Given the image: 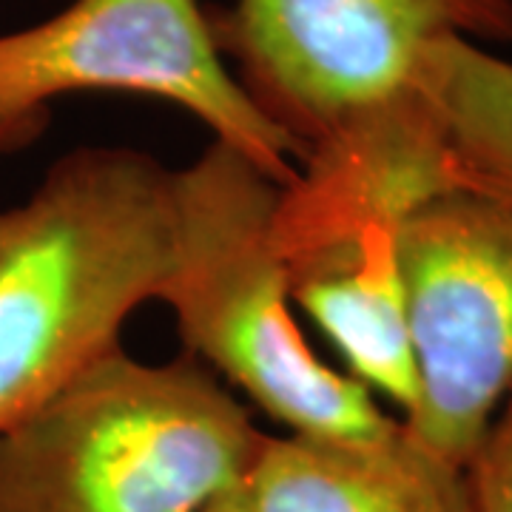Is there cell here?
I'll return each mask as SVG.
<instances>
[{
    "instance_id": "8",
    "label": "cell",
    "mask_w": 512,
    "mask_h": 512,
    "mask_svg": "<svg viewBox=\"0 0 512 512\" xmlns=\"http://www.w3.org/2000/svg\"><path fill=\"white\" fill-rule=\"evenodd\" d=\"M291 299L345 356L353 379L402 416L419 402V367L407 319L399 222H373L339 256L291 279Z\"/></svg>"
},
{
    "instance_id": "10",
    "label": "cell",
    "mask_w": 512,
    "mask_h": 512,
    "mask_svg": "<svg viewBox=\"0 0 512 512\" xmlns=\"http://www.w3.org/2000/svg\"><path fill=\"white\" fill-rule=\"evenodd\" d=\"M476 512H512V390L464 467Z\"/></svg>"
},
{
    "instance_id": "7",
    "label": "cell",
    "mask_w": 512,
    "mask_h": 512,
    "mask_svg": "<svg viewBox=\"0 0 512 512\" xmlns=\"http://www.w3.org/2000/svg\"><path fill=\"white\" fill-rule=\"evenodd\" d=\"M248 493L256 512H476L464 470L402 419L373 441L265 436Z\"/></svg>"
},
{
    "instance_id": "2",
    "label": "cell",
    "mask_w": 512,
    "mask_h": 512,
    "mask_svg": "<svg viewBox=\"0 0 512 512\" xmlns=\"http://www.w3.org/2000/svg\"><path fill=\"white\" fill-rule=\"evenodd\" d=\"M265 436L194 356L117 345L0 433V512H200L248 481Z\"/></svg>"
},
{
    "instance_id": "4",
    "label": "cell",
    "mask_w": 512,
    "mask_h": 512,
    "mask_svg": "<svg viewBox=\"0 0 512 512\" xmlns=\"http://www.w3.org/2000/svg\"><path fill=\"white\" fill-rule=\"evenodd\" d=\"M83 92L168 100L279 185L296 180L302 151L239 86L200 0H72L0 35V157L35 143L55 100Z\"/></svg>"
},
{
    "instance_id": "6",
    "label": "cell",
    "mask_w": 512,
    "mask_h": 512,
    "mask_svg": "<svg viewBox=\"0 0 512 512\" xmlns=\"http://www.w3.org/2000/svg\"><path fill=\"white\" fill-rule=\"evenodd\" d=\"M399 268L419 367L402 424L464 470L512 390V208L427 200L399 222Z\"/></svg>"
},
{
    "instance_id": "5",
    "label": "cell",
    "mask_w": 512,
    "mask_h": 512,
    "mask_svg": "<svg viewBox=\"0 0 512 512\" xmlns=\"http://www.w3.org/2000/svg\"><path fill=\"white\" fill-rule=\"evenodd\" d=\"M239 86L305 154L407 92L424 46H512V0H234L208 12Z\"/></svg>"
},
{
    "instance_id": "3",
    "label": "cell",
    "mask_w": 512,
    "mask_h": 512,
    "mask_svg": "<svg viewBox=\"0 0 512 512\" xmlns=\"http://www.w3.org/2000/svg\"><path fill=\"white\" fill-rule=\"evenodd\" d=\"M282 188L237 148L214 140L174 171L177 262L163 299L185 348L291 436L373 441L399 419L353 376L325 365L296 325L291 268L274 239Z\"/></svg>"
},
{
    "instance_id": "1",
    "label": "cell",
    "mask_w": 512,
    "mask_h": 512,
    "mask_svg": "<svg viewBox=\"0 0 512 512\" xmlns=\"http://www.w3.org/2000/svg\"><path fill=\"white\" fill-rule=\"evenodd\" d=\"M171 177L134 148H77L0 211V433L163 299L177 262Z\"/></svg>"
},
{
    "instance_id": "11",
    "label": "cell",
    "mask_w": 512,
    "mask_h": 512,
    "mask_svg": "<svg viewBox=\"0 0 512 512\" xmlns=\"http://www.w3.org/2000/svg\"><path fill=\"white\" fill-rule=\"evenodd\" d=\"M200 512H256L254 501H251V493H248V481H245L242 487H237V490L220 495L217 501H211V504Z\"/></svg>"
},
{
    "instance_id": "9",
    "label": "cell",
    "mask_w": 512,
    "mask_h": 512,
    "mask_svg": "<svg viewBox=\"0 0 512 512\" xmlns=\"http://www.w3.org/2000/svg\"><path fill=\"white\" fill-rule=\"evenodd\" d=\"M410 86L439 126L456 191L512 208V60L444 37L421 49Z\"/></svg>"
}]
</instances>
